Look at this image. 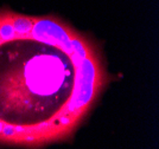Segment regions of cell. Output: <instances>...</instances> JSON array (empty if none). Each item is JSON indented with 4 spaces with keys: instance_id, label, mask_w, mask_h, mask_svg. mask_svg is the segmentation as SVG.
Masks as SVG:
<instances>
[{
    "instance_id": "1",
    "label": "cell",
    "mask_w": 159,
    "mask_h": 149,
    "mask_svg": "<svg viewBox=\"0 0 159 149\" xmlns=\"http://www.w3.org/2000/svg\"><path fill=\"white\" fill-rule=\"evenodd\" d=\"M106 79L99 47L66 21L0 10V143L66 138Z\"/></svg>"
}]
</instances>
